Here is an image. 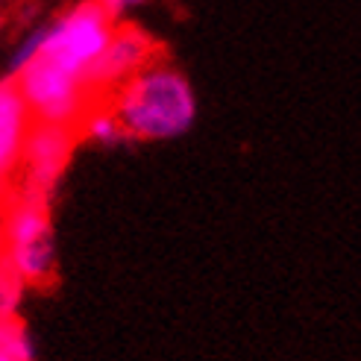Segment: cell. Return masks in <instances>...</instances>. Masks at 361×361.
<instances>
[{"label": "cell", "instance_id": "1", "mask_svg": "<svg viewBox=\"0 0 361 361\" xmlns=\"http://www.w3.org/2000/svg\"><path fill=\"white\" fill-rule=\"evenodd\" d=\"M126 141H168L197 121V94L188 77L165 62H150L121 82L106 100Z\"/></svg>", "mask_w": 361, "mask_h": 361}, {"label": "cell", "instance_id": "2", "mask_svg": "<svg viewBox=\"0 0 361 361\" xmlns=\"http://www.w3.org/2000/svg\"><path fill=\"white\" fill-rule=\"evenodd\" d=\"M0 235L4 259L18 270L27 288H44L56 276V241H53L50 206L30 197L6 194L0 200Z\"/></svg>", "mask_w": 361, "mask_h": 361}, {"label": "cell", "instance_id": "3", "mask_svg": "<svg viewBox=\"0 0 361 361\" xmlns=\"http://www.w3.org/2000/svg\"><path fill=\"white\" fill-rule=\"evenodd\" d=\"M39 30H42V44L35 59L56 65L59 71L82 80L85 85L88 71L103 53L115 24L106 18V12L94 0H82V4L56 15L53 21L39 24Z\"/></svg>", "mask_w": 361, "mask_h": 361}, {"label": "cell", "instance_id": "4", "mask_svg": "<svg viewBox=\"0 0 361 361\" xmlns=\"http://www.w3.org/2000/svg\"><path fill=\"white\" fill-rule=\"evenodd\" d=\"M12 82L18 88V94L24 97L32 121H42V123L77 130L82 115L100 103L88 94L82 80L65 74V71H59L56 65H50L44 59H32L30 65H24L12 77Z\"/></svg>", "mask_w": 361, "mask_h": 361}, {"label": "cell", "instance_id": "5", "mask_svg": "<svg viewBox=\"0 0 361 361\" xmlns=\"http://www.w3.org/2000/svg\"><path fill=\"white\" fill-rule=\"evenodd\" d=\"M77 141L80 135L71 126L32 121L21 147V159H18V168H15L18 183L9 185V194L30 197V200L50 206Z\"/></svg>", "mask_w": 361, "mask_h": 361}, {"label": "cell", "instance_id": "6", "mask_svg": "<svg viewBox=\"0 0 361 361\" xmlns=\"http://www.w3.org/2000/svg\"><path fill=\"white\" fill-rule=\"evenodd\" d=\"M156 59H159V44L153 42L150 32H144L135 24H115L109 42H106L103 53L85 77L88 94L106 103L121 82H126L133 74H138L141 68H147Z\"/></svg>", "mask_w": 361, "mask_h": 361}, {"label": "cell", "instance_id": "7", "mask_svg": "<svg viewBox=\"0 0 361 361\" xmlns=\"http://www.w3.org/2000/svg\"><path fill=\"white\" fill-rule=\"evenodd\" d=\"M30 126H32V115L24 97L18 94L12 77H4L0 80V200H4V191H9L12 185Z\"/></svg>", "mask_w": 361, "mask_h": 361}, {"label": "cell", "instance_id": "8", "mask_svg": "<svg viewBox=\"0 0 361 361\" xmlns=\"http://www.w3.org/2000/svg\"><path fill=\"white\" fill-rule=\"evenodd\" d=\"M77 135H80V138H85V141L103 144V147H112V144L126 141L123 130L118 126L115 115L109 112V106H106V103L92 106V109H88V112L82 115V121H80V126H77Z\"/></svg>", "mask_w": 361, "mask_h": 361}, {"label": "cell", "instance_id": "9", "mask_svg": "<svg viewBox=\"0 0 361 361\" xmlns=\"http://www.w3.org/2000/svg\"><path fill=\"white\" fill-rule=\"evenodd\" d=\"M0 353H4L9 361H35L32 335L24 326L21 317L0 320Z\"/></svg>", "mask_w": 361, "mask_h": 361}, {"label": "cell", "instance_id": "10", "mask_svg": "<svg viewBox=\"0 0 361 361\" xmlns=\"http://www.w3.org/2000/svg\"><path fill=\"white\" fill-rule=\"evenodd\" d=\"M27 297V282L18 276V270L0 259V320L21 317V305Z\"/></svg>", "mask_w": 361, "mask_h": 361}, {"label": "cell", "instance_id": "11", "mask_svg": "<svg viewBox=\"0 0 361 361\" xmlns=\"http://www.w3.org/2000/svg\"><path fill=\"white\" fill-rule=\"evenodd\" d=\"M94 4L106 12V18H109L112 24H123V18L130 15L133 9H138V6H144L147 0H94Z\"/></svg>", "mask_w": 361, "mask_h": 361}, {"label": "cell", "instance_id": "12", "mask_svg": "<svg viewBox=\"0 0 361 361\" xmlns=\"http://www.w3.org/2000/svg\"><path fill=\"white\" fill-rule=\"evenodd\" d=\"M18 4H21V0H0V12L9 9V6H18Z\"/></svg>", "mask_w": 361, "mask_h": 361}, {"label": "cell", "instance_id": "13", "mask_svg": "<svg viewBox=\"0 0 361 361\" xmlns=\"http://www.w3.org/2000/svg\"><path fill=\"white\" fill-rule=\"evenodd\" d=\"M0 259H4V235H0Z\"/></svg>", "mask_w": 361, "mask_h": 361}, {"label": "cell", "instance_id": "14", "mask_svg": "<svg viewBox=\"0 0 361 361\" xmlns=\"http://www.w3.org/2000/svg\"><path fill=\"white\" fill-rule=\"evenodd\" d=\"M4 24H6V21H4V12H0V32H4Z\"/></svg>", "mask_w": 361, "mask_h": 361}, {"label": "cell", "instance_id": "15", "mask_svg": "<svg viewBox=\"0 0 361 361\" xmlns=\"http://www.w3.org/2000/svg\"><path fill=\"white\" fill-rule=\"evenodd\" d=\"M0 361H9V358H6V355H4V353H0Z\"/></svg>", "mask_w": 361, "mask_h": 361}]
</instances>
